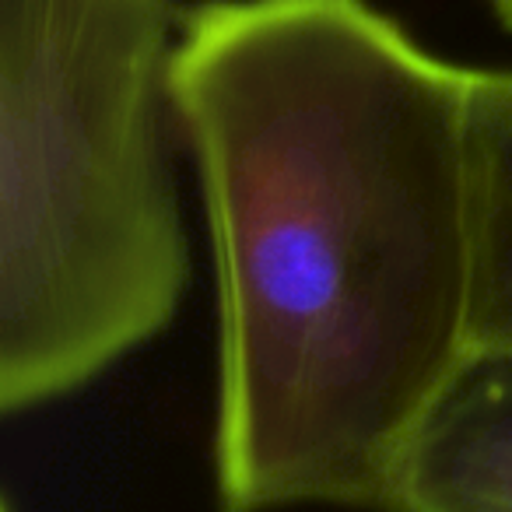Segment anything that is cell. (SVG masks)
<instances>
[{
    "instance_id": "6da1fadb",
    "label": "cell",
    "mask_w": 512,
    "mask_h": 512,
    "mask_svg": "<svg viewBox=\"0 0 512 512\" xmlns=\"http://www.w3.org/2000/svg\"><path fill=\"white\" fill-rule=\"evenodd\" d=\"M470 78L362 0L183 18L218 302V512H383L470 355Z\"/></svg>"
},
{
    "instance_id": "7a4b0ae2",
    "label": "cell",
    "mask_w": 512,
    "mask_h": 512,
    "mask_svg": "<svg viewBox=\"0 0 512 512\" xmlns=\"http://www.w3.org/2000/svg\"><path fill=\"white\" fill-rule=\"evenodd\" d=\"M172 0H0V411L99 379L176 316Z\"/></svg>"
},
{
    "instance_id": "3957f363",
    "label": "cell",
    "mask_w": 512,
    "mask_h": 512,
    "mask_svg": "<svg viewBox=\"0 0 512 512\" xmlns=\"http://www.w3.org/2000/svg\"><path fill=\"white\" fill-rule=\"evenodd\" d=\"M383 512H512V358L467 355L400 453Z\"/></svg>"
},
{
    "instance_id": "277c9868",
    "label": "cell",
    "mask_w": 512,
    "mask_h": 512,
    "mask_svg": "<svg viewBox=\"0 0 512 512\" xmlns=\"http://www.w3.org/2000/svg\"><path fill=\"white\" fill-rule=\"evenodd\" d=\"M470 355L512 358V71L470 78Z\"/></svg>"
},
{
    "instance_id": "5b68a950",
    "label": "cell",
    "mask_w": 512,
    "mask_h": 512,
    "mask_svg": "<svg viewBox=\"0 0 512 512\" xmlns=\"http://www.w3.org/2000/svg\"><path fill=\"white\" fill-rule=\"evenodd\" d=\"M491 11H495V18L502 22V29L512 32V0H488Z\"/></svg>"
}]
</instances>
